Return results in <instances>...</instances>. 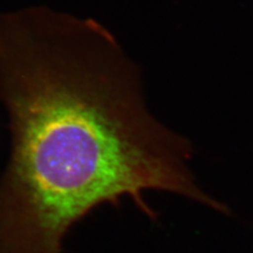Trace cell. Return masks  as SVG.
Wrapping results in <instances>:
<instances>
[{"instance_id": "cell-1", "label": "cell", "mask_w": 253, "mask_h": 253, "mask_svg": "<svg viewBox=\"0 0 253 253\" xmlns=\"http://www.w3.org/2000/svg\"><path fill=\"white\" fill-rule=\"evenodd\" d=\"M0 101L11 153L0 177V253H61L79 220L167 191L218 212L190 142L149 113L138 67L100 23L46 7L0 15Z\"/></svg>"}]
</instances>
